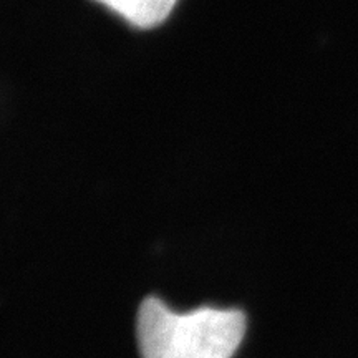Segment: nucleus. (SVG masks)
Returning <instances> with one entry per match:
<instances>
[{
  "label": "nucleus",
  "mask_w": 358,
  "mask_h": 358,
  "mask_svg": "<svg viewBox=\"0 0 358 358\" xmlns=\"http://www.w3.org/2000/svg\"><path fill=\"white\" fill-rule=\"evenodd\" d=\"M248 320L239 308L201 307L178 313L158 297L141 302L136 337L141 358H232Z\"/></svg>",
  "instance_id": "f257e3e1"
},
{
  "label": "nucleus",
  "mask_w": 358,
  "mask_h": 358,
  "mask_svg": "<svg viewBox=\"0 0 358 358\" xmlns=\"http://www.w3.org/2000/svg\"><path fill=\"white\" fill-rule=\"evenodd\" d=\"M95 2L110 8L138 29H151L166 19L178 0H95Z\"/></svg>",
  "instance_id": "f03ea898"
}]
</instances>
